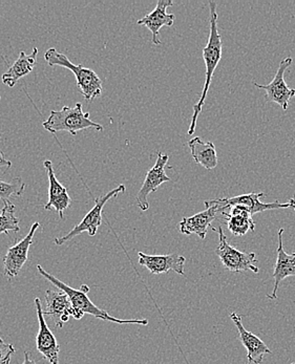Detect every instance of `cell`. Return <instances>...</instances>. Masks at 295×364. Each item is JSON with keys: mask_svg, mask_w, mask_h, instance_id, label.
<instances>
[{"mask_svg": "<svg viewBox=\"0 0 295 364\" xmlns=\"http://www.w3.org/2000/svg\"><path fill=\"white\" fill-rule=\"evenodd\" d=\"M45 59L50 66H61L72 70L73 74L76 77L77 87L80 90L85 100H95L102 94V81L92 68H85L82 65H74L65 54L59 53L54 48L46 50Z\"/></svg>", "mask_w": 295, "mask_h": 364, "instance_id": "cell-3", "label": "cell"}, {"mask_svg": "<svg viewBox=\"0 0 295 364\" xmlns=\"http://www.w3.org/2000/svg\"><path fill=\"white\" fill-rule=\"evenodd\" d=\"M11 167H12V163L6 158L4 152L0 149V171H2V169L6 171V169H10Z\"/></svg>", "mask_w": 295, "mask_h": 364, "instance_id": "cell-25", "label": "cell"}, {"mask_svg": "<svg viewBox=\"0 0 295 364\" xmlns=\"http://www.w3.org/2000/svg\"><path fill=\"white\" fill-rule=\"evenodd\" d=\"M37 56H38V48H33L30 55L21 50L17 60L8 68L6 73L2 75V82L9 87H14L16 83L21 78L30 74L37 65Z\"/></svg>", "mask_w": 295, "mask_h": 364, "instance_id": "cell-19", "label": "cell"}, {"mask_svg": "<svg viewBox=\"0 0 295 364\" xmlns=\"http://www.w3.org/2000/svg\"><path fill=\"white\" fill-rule=\"evenodd\" d=\"M15 353L12 344L6 343L0 336V364H10L11 356Z\"/></svg>", "mask_w": 295, "mask_h": 364, "instance_id": "cell-24", "label": "cell"}, {"mask_svg": "<svg viewBox=\"0 0 295 364\" xmlns=\"http://www.w3.org/2000/svg\"><path fill=\"white\" fill-rule=\"evenodd\" d=\"M37 270L41 273V277H45L46 280L52 282L55 287L59 290L63 291L67 293L68 296L70 297V302L73 306V317L77 321H80L83 315L90 314L94 316L95 318L101 319V321L114 322L119 324H140V326H147L149 321L147 319H133V321H123V319H118L116 317L111 316L109 313L102 309L98 308L92 300L89 299L87 294L90 292V288L87 284H82L79 290L70 288L65 282H61L55 277L54 275L50 274L46 272L45 269L38 264Z\"/></svg>", "mask_w": 295, "mask_h": 364, "instance_id": "cell-1", "label": "cell"}, {"mask_svg": "<svg viewBox=\"0 0 295 364\" xmlns=\"http://www.w3.org/2000/svg\"><path fill=\"white\" fill-rule=\"evenodd\" d=\"M292 65V58L284 59L279 63L274 78L269 85H259L253 82V85L261 90H266V97L270 102L277 103L283 110H287L289 101L295 96V90L290 88L285 81V73Z\"/></svg>", "mask_w": 295, "mask_h": 364, "instance_id": "cell-7", "label": "cell"}, {"mask_svg": "<svg viewBox=\"0 0 295 364\" xmlns=\"http://www.w3.org/2000/svg\"><path fill=\"white\" fill-rule=\"evenodd\" d=\"M188 146L197 164L208 171L218 166L217 149L213 142H204L201 138L195 136L189 141Z\"/></svg>", "mask_w": 295, "mask_h": 364, "instance_id": "cell-21", "label": "cell"}, {"mask_svg": "<svg viewBox=\"0 0 295 364\" xmlns=\"http://www.w3.org/2000/svg\"><path fill=\"white\" fill-rule=\"evenodd\" d=\"M230 319L239 331L240 341L247 350V364H261L266 354H272L267 344L244 328L241 315L231 313Z\"/></svg>", "mask_w": 295, "mask_h": 364, "instance_id": "cell-14", "label": "cell"}, {"mask_svg": "<svg viewBox=\"0 0 295 364\" xmlns=\"http://www.w3.org/2000/svg\"><path fill=\"white\" fill-rule=\"evenodd\" d=\"M213 230L217 231L219 235V246H218L215 253L227 270L235 273L251 271L255 274L259 272V267L257 266L259 260H257L255 253L242 252L231 246L221 226L218 229L213 227Z\"/></svg>", "mask_w": 295, "mask_h": 364, "instance_id": "cell-5", "label": "cell"}, {"mask_svg": "<svg viewBox=\"0 0 295 364\" xmlns=\"http://www.w3.org/2000/svg\"><path fill=\"white\" fill-rule=\"evenodd\" d=\"M263 196H265L264 193H251L243 194V196H233V198H217L215 202L219 205L220 213H225L233 206L246 207L251 215L264 213V211L272 210V209L290 208V204L288 202L281 203L279 200H275L273 203L261 202V198Z\"/></svg>", "mask_w": 295, "mask_h": 364, "instance_id": "cell-9", "label": "cell"}, {"mask_svg": "<svg viewBox=\"0 0 295 364\" xmlns=\"http://www.w3.org/2000/svg\"><path fill=\"white\" fill-rule=\"evenodd\" d=\"M0 99H1V97H0Z\"/></svg>", "mask_w": 295, "mask_h": 364, "instance_id": "cell-29", "label": "cell"}, {"mask_svg": "<svg viewBox=\"0 0 295 364\" xmlns=\"http://www.w3.org/2000/svg\"><path fill=\"white\" fill-rule=\"evenodd\" d=\"M284 229H279V247H277V258L275 262L274 270H273L272 277L274 279V289H273L272 294L268 295L269 299H277V290H279V284L284 279L287 277H295V253L294 255H288L285 252L283 247V233Z\"/></svg>", "mask_w": 295, "mask_h": 364, "instance_id": "cell-18", "label": "cell"}, {"mask_svg": "<svg viewBox=\"0 0 295 364\" xmlns=\"http://www.w3.org/2000/svg\"><path fill=\"white\" fill-rule=\"evenodd\" d=\"M139 264L145 267L151 274H164L173 271L178 274L185 277V262L186 258L182 255L173 253L168 255H146L139 252Z\"/></svg>", "mask_w": 295, "mask_h": 364, "instance_id": "cell-13", "label": "cell"}, {"mask_svg": "<svg viewBox=\"0 0 295 364\" xmlns=\"http://www.w3.org/2000/svg\"><path fill=\"white\" fill-rule=\"evenodd\" d=\"M16 207L11 202L4 204L1 213H0V235H9L10 232H19V218L15 216Z\"/></svg>", "mask_w": 295, "mask_h": 364, "instance_id": "cell-22", "label": "cell"}, {"mask_svg": "<svg viewBox=\"0 0 295 364\" xmlns=\"http://www.w3.org/2000/svg\"><path fill=\"white\" fill-rule=\"evenodd\" d=\"M171 6H173V2L171 0H159L153 12L136 21L139 26H146L151 31V35H153L151 43L156 46L161 44L159 39L161 28L163 26H173L175 23V15L167 13V9Z\"/></svg>", "mask_w": 295, "mask_h": 364, "instance_id": "cell-17", "label": "cell"}, {"mask_svg": "<svg viewBox=\"0 0 295 364\" xmlns=\"http://www.w3.org/2000/svg\"><path fill=\"white\" fill-rule=\"evenodd\" d=\"M168 161L169 156L167 154H163L162 152L158 151L155 165H154L153 168L147 171L142 187H141L138 196H136V203H138L139 208L141 210H149V203L147 198H149V194L156 193L161 185L164 184V183L171 182V178L165 172Z\"/></svg>", "mask_w": 295, "mask_h": 364, "instance_id": "cell-8", "label": "cell"}, {"mask_svg": "<svg viewBox=\"0 0 295 364\" xmlns=\"http://www.w3.org/2000/svg\"><path fill=\"white\" fill-rule=\"evenodd\" d=\"M35 306H36L37 317H38L39 322V331L36 338L37 350L48 363L58 364L60 346H59L56 337L54 336L52 331L48 328V323H46L41 299H35Z\"/></svg>", "mask_w": 295, "mask_h": 364, "instance_id": "cell-11", "label": "cell"}, {"mask_svg": "<svg viewBox=\"0 0 295 364\" xmlns=\"http://www.w3.org/2000/svg\"><path fill=\"white\" fill-rule=\"evenodd\" d=\"M43 129L52 134L68 132L76 136L80 130L94 129L103 130V127L90 118V112H85L82 105L77 103L74 107H63L60 110H52L48 120L43 123Z\"/></svg>", "mask_w": 295, "mask_h": 364, "instance_id": "cell-4", "label": "cell"}, {"mask_svg": "<svg viewBox=\"0 0 295 364\" xmlns=\"http://www.w3.org/2000/svg\"><path fill=\"white\" fill-rule=\"evenodd\" d=\"M23 364H37L33 359H31L28 352H24V361Z\"/></svg>", "mask_w": 295, "mask_h": 364, "instance_id": "cell-26", "label": "cell"}, {"mask_svg": "<svg viewBox=\"0 0 295 364\" xmlns=\"http://www.w3.org/2000/svg\"><path fill=\"white\" fill-rule=\"evenodd\" d=\"M221 215L225 218L229 231L233 235L243 236L248 231H254L255 224L252 215L246 207L233 206Z\"/></svg>", "mask_w": 295, "mask_h": 364, "instance_id": "cell-20", "label": "cell"}, {"mask_svg": "<svg viewBox=\"0 0 295 364\" xmlns=\"http://www.w3.org/2000/svg\"><path fill=\"white\" fill-rule=\"evenodd\" d=\"M206 210L191 216V218H184L179 223L180 232L185 235H195L199 236L201 240H205L211 223L215 220L219 213V205L215 200H205Z\"/></svg>", "mask_w": 295, "mask_h": 364, "instance_id": "cell-12", "label": "cell"}, {"mask_svg": "<svg viewBox=\"0 0 295 364\" xmlns=\"http://www.w3.org/2000/svg\"><path fill=\"white\" fill-rule=\"evenodd\" d=\"M45 316L50 317L57 328H63L65 322L73 316V306L67 293L48 290L45 292Z\"/></svg>", "mask_w": 295, "mask_h": 364, "instance_id": "cell-16", "label": "cell"}, {"mask_svg": "<svg viewBox=\"0 0 295 364\" xmlns=\"http://www.w3.org/2000/svg\"><path fill=\"white\" fill-rule=\"evenodd\" d=\"M288 203L290 204V208H292L294 210H295V196H294L292 198H290V200H288Z\"/></svg>", "mask_w": 295, "mask_h": 364, "instance_id": "cell-27", "label": "cell"}, {"mask_svg": "<svg viewBox=\"0 0 295 364\" xmlns=\"http://www.w3.org/2000/svg\"><path fill=\"white\" fill-rule=\"evenodd\" d=\"M26 184L21 178H13L12 182H4L0 180V200L2 203L10 202L11 198H18L23 196Z\"/></svg>", "mask_w": 295, "mask_h": 364, "instance_id": "cell-23", "label": "cell"}, {"mask_svg": "<svg viewBox=\"0 0 295 364\" xmlns=\"http://www.w3.org/2000/svg\"><path fill=\"white\" fill-rule=\"evenodd\" d=\"M291 364H295V361H294V363H292Z\"/></svg>", "mask_w": 295, "mask_h": 364, "instance_id": "cell-28", "label": "cell"}, {"mask_svg": "<svg viewBox=\"0 0 295 364\" xmlns=\"http://www.w3.org/2000/svg\"><path fill=\"white\" fill-rule=\"evenodd\" d=\"M125 186L123 184L119 185L118 187L109 191L105 196H101L98 200H96V204L92 207V210L83 218V220L79 223L77 226H75L67 235L61 236V237L55 238V244L57 246L65 244L68 240H73L76 236L80 235L81 233L87 232L90 236L96 235L99 227L102 224V213L105 204L109 200L118 196V194L123 193L125 191Z\"/></svg>", "mask_w": 295, "mask_h": 364, "instance_id": "cell-6", "label": "cell"}, {"mask_svg": "<svg viewBox=\"0 0 295 364\" xmlns=\"http://www.w3.org/2000/svg\"><path fill=\"white\" fill-rule=\"evenodd\" d=\"M43 165L48 171V200L45 204V209L50 210L54 208L59 213L60 218L65 220L63 213L70 206L72 200L68 196V189L57 178L53 163L50 160H45Z\"/></svg>", "mask_w": 295, "mask_h": 364, "instance_id": "cell-15", "label": "cell"}, {"mask_svg": "<svg viewBox=\"0 0 295 364\" xmlns=\"http://www.w3.org/2000/svg\"><path fill=\"white\" fill-rule=\"evenodd\" d=\"M209 6H210V21H209V26H210V31H209L208 41H207L206 46L203 50V59L205 65H206V74H205V85L203 90H202L201 98L199 99L195 107H193V114L191 118V127H189L187 134H195V127H197V120L199 114H201L202 109L205 105V100L207 98L209 88H210L211 79H213V74H215V68L219 65L222 58V48H223V43H222V37L218 28V14H217V4L215 1H209Z\"/></svg>", "mask_w": 295, "mask_h": 364, "instance_id": "cell-2", "label": "cell"}, {"mask_svg": "<svg viewBox=\"0 0 295 364\" xmlns=\"http://www.w3.org/2000/svg\"><path fill=\"white\" fill-rule=\"evenodd\" d=\"M39 227L41 224L38 222L34 223L26 237L8 249V252L4 257V275L9 279H14L21 273L23 264L28 260V251H30L31 245L33 244V238Z\"/></svg>", "mask_w": 295, "mask_h": 364, "instance_id": "cell-10", "label": "cell"}]
</instances>
